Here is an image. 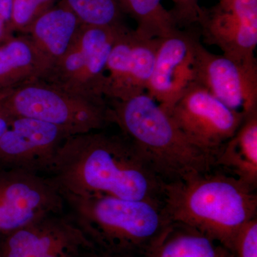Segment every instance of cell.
<instances>
[{"label":"cell","instance_id":"6da1fadb","mask_svg":"<svg viewBox=\"0 0 257 257\" xmlns=\"http://www.w3.org/2000/svg\"><path fill=\"white\" fill-rule=\"evenodd\" d=\"M47 176L64 198L101 195L162 203L164 182L121 133L69 136Z\"/></svg>","mask_w":257,"mask_h":257},{"label":"cell","instance_id":"7a4b0ae2","mask_svg":"<svg viewBox=\"0 0 257 257\" xmlns=\"http://www.w3.org/2000/svg\"><path fill=\"white\" fill-rule=\"evenodd\" d=\"M254 189L211 170L164 183L162 203L172 222L187 225L232 251L239 231L256 218Z\"/></svg>","mask_w":257,"mask_h":257},{"label":"cell","instance_id":"3957f363","mask_svg":"<svg viewBox=\"0 0 257 257\" xmlns=\"http://www.w3.org/2000/svg\"><path fill=\"white\" fill-rule=\"evenodd\" d=\"M107 104L111 122L119 126L164 183L214 170L215 155L192 143L147 92Z\"/></svg>","mask_w":257,"mask_h":257},{"label":"cell","instance_id":"277c9868","mask_svg":"<svg viewBox=\"0 0 257 257\" xmlns=\"http://www.w3.org/2000/svg\"><path fill=\"white\" fill-rule=\"evenodd\" d=\"M64 199L88 239L108 252L145 257L172 223L162 202L101 195Z\"/></svg>","mask_w":257,"mask_h":257},{"label":"cell","instance_id":"5b68a950","mask_svg":"<svg viewBox=\"0 0 257 257\" xmlns=\"http://www.w3.org/2000/svg\"><path fill=\"white\" fill-rule=\"evenodd\" d=\"M0 104L14 117L55 125L71 136L104 130L111 123L106 100L87 99L42 79L0 92Z\"/></svg>","mask_w":257,"mask_h":257},{"label":"cell","instance_id":"8992f818","mask_svg":"<svg viewBox=\"0 0 257 257\" xmlns=\"http://www.w3.org/2000/svg\"><path fill=\"white\" fill-rule=\"evenodd\" d=\"M121 28L82 25L67 52L42 80L92 100H106L104 82L108 59Z\"/></svg>","mask_w":257,"mask_h":257},{"label":"cell","instance_id":"52a82bcc","mask_svg":"<svg viewBox=\"0 0 257 257\" xmlns=\"http://www.w3.org/2000/svg\"><path fill=\"white\" fill-rule=\"evenodd\" d=\"M66 203L48 176L0 168V233L11 232L33 221L64 212Z\"/></svg>","mask_w":257,"mask_h":257},{"label":"cell","instance_id":"ba28073f","mask_svg":"<svg viewBox=\"0 0 257 257\" xmlns=\"http://www.w3.org/2000/svg\"><path fill=\"white\" fill-rule=\"evenodd\" d=\"M168 114L192 143L215 156L246 117L195 82L189 86Z\"/></svg>","mask_w":257,"mask_h":257},{"label":"cell","instance_id":"9c48e42d","mask_svg":"<svg viewBox=\"0 0 257 257\" xmlns=\"http://www.w3.org/2000/svg\"><path fill=\"white\" fill-rule=\"evenodd\" d=\"M94 247L64 211L0 236V257H85Z\"/></svg>","mask_w":257,"mask_h":257},{"label":"cell","instance_id":"30bf717a","mask_svg":"<svg viewBox=\"0 0 257 257\" xmlns=\"http://www.w3.org/2000/svg\"><path fill=\"white\" fill-rule=\"evenodd\" d=\"M194 82L230 109L245 116L257 110V62L233 60L211 53L198 39Z\"/></svg>","mask_w":257,"mask_h":257},{"label":"cell","instance_id":"8fae6325","mask_svg":"<svg viewBox=\"0 0 257 257\" xmlns=\"http://www.w3.org/2000/svg\"><path fill=\"white\" fill-rule=\"evenodd\" d=\"M197 27L204 43L233 60H256L257 0H219L201 7Z\"/></svg>","mask_w":257,"mask_h":257},{"label":"cell","instance_id":"7c38bea8","mask_svg":"<svg viewBox=\"0 0 257 257\" xmlns=\"http://www.w3.org/2000/svg\"><path fill=\"white\" fill-rule=\"evenodd\" d=\"M161 40L128 27L119 32L106 64V99L124 101L147 92Z\"/></svg>","mask_w":257,"mask_h":257},{"label":"cell","instance_id":"4fadbf2b","mask_svg":"<svg viewBox=\"0 0 257 257\" xmlns=\"http://www.w3.org/2000/svg\"><path fill=\"white\" fill-rule=\"evenodd\" d=\"M68 133L55 125L27 117H15L0 138V168L50 173Z\"/></svg>","mask_w":257,"mask_h":257},{"label":"cell","instance_id":"5bb4252c","mask_svg":"<svg viewBox=\"0 0 257 257\" xmlns=\"http://www.w3.org/2000/svg\"><path fill=\"white\" fill-rule=\"evenodd\" d=\"M199 31L177 29L162 38L147 93L167 113L194 82L195 45Z\"/></svg>","mask_w":257,"mask_h":257},{"label":"cell","instance_id":"9a60e30c","mask_svg":"<svg viewBox=\"0 0 257 257\" xmlns=\"http://www.w3.org/2000/svg\"><path fill=\"white\" fill-rule=\"evenodd\" d=\"M82 26L77 16L60 1L30 25L25 35L42 57L46 72L67 52Z\"/></svg>","mask_w":257,"mask_h":257},{"label":"cell","instance_id":"2e32d148","mask_svg":"<svg viewBox=\"0 0 257 257\" xmlns=\"http://www.w3.org/2000/svg\"><path fill=\"white\" fill-rule=\"evenodd\" d=\"M215 167L256 190L257 186V110L247 115L236 134L221 147Z\"/></svg>","mask_w":257,"mask_h":257},{"label":"cell","instance_id":"e0dca14e","mask_svg":"<svg viewBox=\"0 0 257 257\" xmlns=\"http://www.w3.org/2000/svg\"><path fill=\"white\" fill-rule=\"evenodd\" d=\"M47 69L26 35L0 44V92L43 77Z\"/></svg>","mask_w":257,"mask_h":257},{"label":"cell","instance_id":"ac0fdd59","mask_svg":"<svg viewBox=\"0 0 257 257\" xmlns=\"http://www.w3.org/2000/svg\"><path fill=\"white\" fill-rule=\"evenodd\" d=\"M146 257H235L234 253L198 230L172 222Z\"/></svg>","mask_w":257,"mask_h":257},{"label":"cell","instance_id":"d6986e66","mask_svg":"<svg viewBox=\"0 0 257 257\" xmlns=\"http://www.w3.org/2000/svg\"><path fill=\"white\" fill-rule=\"evenodd\" d=\"M124 15L137 23L135 29L142 36L164 38L173 33L176 28L170 11L165 9L162 0H117Z\"/></svg>","mask_w":257,"mask_h":257},{"label":"cell","instance_id":"ffe728a7","mask_svg":"<svg viewBox=\"0 0 257 257\" xmlns=\"http://www.w3.org/2000/svg\"><path fill=\"white\" fill-rule=\"evenodd\" d=\"M87 26L121 28L126 27L124 13L117 0H59Z\"/></svg>","mask_w":257,"mask_h":257},{"label":"cell","instance_id":"44dd1931","mask_svg":"<svg viewBox=\"0 0 257 257\" xmlns=\"http://www.w3.org/2000/svg\"><path fill=\"white\" fill-rule=\"evenodd\" d=\"M58 2L59 0H13V30L25 34L37 18Z\"/></svg>","mask_w":257,"mask_h":257},{"label":"cell","instance_id":"7402d4cb","mask_svg":"<svg viewBox=\"0 0 257 257\" xmlns=\"http://www.w3.org/2000/svg\"><path fill=\"white\" fill-rule=\"evenodd\" d=\"M173 8L170 11L176 28L189 30L197 27L201 7L199 0H172Z\"/></svg>","mask_w":257,"mask_h":257},{"label":"cell","instance_id":"603a6c76","mask_svg":"<svg viewBox=\"0 0 257 257\" xmlns=\"http://www.w3.org/2000/svg\"><path fill=\"white\" fill-rule=\"evenodd\" d=\"M232 252L235 257H257V218L248 221L239 231Z\"/></svg>","mask_w":257,"mask_h":257},{"label":"cell","instance_id":"cb8c5ba5","mask_svg":"<svg viewBox=\"0 0 257 257\" xmlns=\"http://www.w3.org/2000/svg\"><path fill=\"white\" fill-rule=\"evenodd\" d=\"M13 0H0V44L14 36L12 18Z\"/></svg>","mask_w":257,"mask_h":257},{"label":"cell","instance_id":"d4e9b609","mask_svg":"<svg viewBox=\"0 0 257 257\" xmlns=\"http://www.w3.org/2000/svg\"><path fill=\"white\" fill-rule=\"evenodd\" d=\"M15 117L0 104V138L10 128Z\"/></svg>","mask_w":257,"mask_h":257},{"label":"cell","instance_id":"484cf974","mask_svg":"<svg viewBox=\"0 0 257 257\" xmlns=\"http://www.w3.org/2000/svg\"><path fill=\"white\" fill-rule=\"evenodd\" d=\"M85 257H138L130 254H121V253H116L108 252V251H103L94 246V248L87 253Z\"/></svg>","mask_w":257,"mask_h":257},{"label":"cell","instance_id":"4316f807","mask_svg":"<svg viewBox=\"0 0 257 257\" xmlns=\"http://www.w3.org/2000/svg\"><path fill=\"white\" fill-rule=\"evenodd\" d=\"M1 234H2L1 233H0V236H1Z\"/></svg>","mask_w":257,"mask_h":257}]
</instances>
